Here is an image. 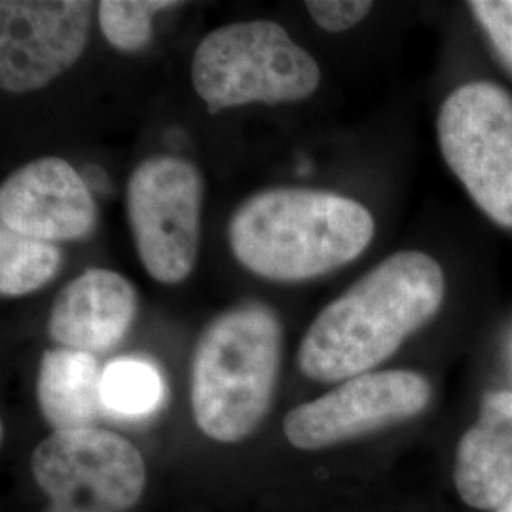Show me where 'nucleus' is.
<instances>
[{
    "label": "nucleus",
    "instance_id": "f257e3e1",
    "mask_svg": "<svg viewBox=\"0 0 512 512\" xmlns=\"http://www.w3.org/2000/svg\"><path fill=\"white\" fill-rule=\"evenodd\" d=\"M444 291L433 256L401 251L385 258L313 319L298 349L302 374L334 384L370 372L437 315Z\"/></svg>",
    "mask_w": 512,
    "mask_h": 512
},
{
    "label": "nucleus",
    "instance_id": "f03ea898",
    "mask_svg": "<svg viewBox=\"0 0 512 512\" xmlns=\"http://www.w3.org/2000/svg\"><path fill=\"white\" fill-rule=\"evenodd\" d=\"M376 222L363 203L313 188H270L239 205L228 243L239 264L268 281L330 274L365 253Z\"/></svg>",
    "mask_w": 512,
    "mask_h": 512
},
{
    "label": "nucleus",
    "instance_id": "7ed1b4c3",
    "mask_svg": "<svg viewBox=\"0 0 512 512\" xmlns=\"http://www.w3.org/2000/svg\"><path fill=\"white\" fill-rule=\"evenodd\" d=\"M283 325L272 308L245 302L202 332L190 368L192 414L205 437L239 442L270 412L281 370Z\"/></svg>",
    "mask_w": 512,
    "mask_h": 512
},
{
    "label": "nucleus",
    "instance_id": "20e7f679",
    "mask_svg": "<svg viewBox=\"0 0 512 512\" xmlns=\"http://www.w3.org/2000/svg\"><path fill=\"white\" fill-rule=\"evenodd\" d=\"M190 74L209 112L298 103L321 82L315 57L270 19L228 23L205 35Z\"/></svg>",
    "mask_w": 512,
    "mask_h": 512
},
{
    "label": "nucleus",
    "instance_id": "39448f33",
    "mask_svg": "<svg viewBox=\"0 0 512 512\" xmlns=\"http://www.w3.org/2000/svg\"><path fill=\"white\" fill-rule=\"evenodd\" d=\"M203 177L179 156H152L129 175L126 213L147 274L162 285L194 272L202 239Z\"/></svg>",
    "mask_w": 512,
    "mask_h": 512
},
{
    "label": "nucleus",
    "instance_id": "423d86ee",
    "mask_svg": "<svg viewBox=\"0 0 512 512\" xmlns=\"http://www.w3.org/2000/svg\"><path fill=\"white\" fill-rule=\"evenodd\" d=\"M31 471L50 499L44 512H128L147 486L135 444L97 427L54 431L35 448Z\"/></svg>",
    "mask_w": 512,
    "mask_h": 512
},
{
    "label": "nucleus",
    "instance_id": "0eeeda50",
    "mask_svg": "<svg viewBox=\"0 0 512 512\" xmlns=\"http://www.w3.org/2000/svg\"><path fill=\"white\" fill-rule=\"evenodd\" d=\"M440 150L476 205L512 228V95L492 82L450 93L437 120Z\"/></svg>",
    "mask_w": 512,
    "mask_h": 512
},
{
    "label": "nucleus",
    "instance_id": "6e6552de",
    "mask_svg": "<svg viewBox=\"0 0 512 512\" xmlns=\"http://www.w3.org/2000/svg\"><path fill=\"white\" fill-rule=\"evenodd\" d=\"M431 401V385L412 370L366 372L323 397L293 408L285 437L300 450H323L418 416Z\"/></svg>",
    "mask_w": 512,
    "mask_h": 512
},
{
    "label": "nucleus",
    "instance_id": "1a4fd4ad",
    "mask_svg": "<svg viewBox=\"0 0 512 512\" xmlns=\"http://www.w3.org/2000/svg\"><path fill=\"white\" fill-rule=\"evenodd\" d=\"M93 8L88 0H2L0 88L37 92L69 71L88 46Z\"/></svg>",
    "mask_w": 512,
    "mask_h": 512
},
{
    "label": "nucleus",
    "instance_id": "9d476101",
    "mask_svg": "<svg viewBox=\"0 0 512 512\" xmlns=\"http://www.w3.org/2000/svg\"><path fill=\"white\" fill-rule=\"evenodd\" d=\"M97 205L82 175L63 158L21 165L0 186V226L42 241L88 238Z\"/></svg>",
    "mask_w": 512,
    "mask_h": 512
},
{
    "label": "nucleus",
    "instance_id": "9b49d317",
    "mask_svg": "<svg viewBox=\"0 0 512 512\" xmlns=\"http://www.w3.org/2000/svg\"><path fill=\"white\" fill-rule=\"evenodd\" d=\"M139 308L135 287L124 275L90 268L69 281L48 315V334L61 348L103 353L118 346Z\"/></svg>",
    "mask_w": 512,
    "mask_h": 512
},
{
    "label": "nucleus",
    "instance_id": "f8f14e48",
    "mask_svg": "<svg viewBox=\"0 0 512 512\" xmlns=\"http://www.w3.org/2000/svg\"><path fill=\"white\" fill-rule=\"evenodd\" d=\"M456 488L475 509L501 507L512 495V393L484 397L475 425L459 440Z\"/></svg>",
    "mask_w": 512,
    "mask_h": 512
},
{
    "label": "nucleus",
    "instance_id": "ddd939ff",
    "mask_svg": "<svg viewBox=\"0 0 512 512\" xmlns=\"http://www.w3.org/2000/svg\"><path fill=\"white\" fill-rule=\"evenodd\" d=\"M103 370L90 353L55 348L44 351L37 376L38 408L54 431L90 429L105 404Z\"/></svg>",
    "mask_w": 512,
    "mask_h": 512
},
{
    "label": "nucleus",
    "instance_id": "4468645a",
    "mask_svg": "<svg viewBox=\"0 0 512 512\" xmlns=\"http://www.w3.org/2000/svg\"><path fill=\"white\" fill-rule=\"evenodd\" d=\"M55 243L16 234L0 226V294L27 296L48 285L61 266Z\"/></svg>",
    "mask_w": 512,
    "mask_h": 512
},
{
    "label": "nucleus",
    "instance_id": "2eb2a0df",
    "mask_svg": "<svg viewBox=\"0 0 512 512\" xmlns=\"http://www.w3.org/2000/svg\"><path fill=\"white\" fill-rule=\"evenodd\" d=\"M101 395L105 408L128 418L154 412L164 399V380L141 359H120L103 370Z\"/></svg>",
    "mask_w": 512,
    "mask_h": 512
},
{
    "label": "nucleus",
    "instance_id": "dca6fc26",
    "mask_svg": "<svg viewBox=\"0 0 512 512\" xmlns=\"http://www.w3.org/2000/svg\"><path fill=\"white\" fill-rule=\"evenodd\" d=\"M181 6L173 0H101L97 18L101 33L120 52H137L152 37L156 14Z\"/></svg>",
    "mask_w": 512,
    "mask_h": 512
},
{
    "label": "nucleus",
    "instance_id": "f3484780",
    "mask_svg": "<svg viewBox=\"0 0 512 512\" xmlns=\"http://www.w3.org/2000/svg\"><path fill=\"white\" fill-rule=\"evenodd\" d=\"M467 6L512 73V0H471Z\"/></svg>",
    "mask_w": 512,
    "mask_h": 512
},
{
    "label": "nucleus",
    "instance_id": "a211bd4d",
    "mask_svg": "<svg viewBox=\"0 0 512 512\" xmlns=\"http://www.w3.org/2000/svg\"><path fill=\"white\" fill-rule=\"evenodd\" d=\"M311 19L329 33H342L361 23L370 14V0H308Z\"/></svg>",
    "mask_w": 512,
    "mask_h": 512
},
{
    "label": "nucleus",
    "instance_id": "6ab92c4d",
    "mask_svg": "<svg viewBox=\"0 0 512 512\" xmlns=\"http://www.w3.org/2000/svg\"><path fill=\"white\" fill-rule=\"evenodd\" d=\"M499 512H512V495L499 507Z\"/></svg>",
    "mask_w": 512,
    "mask_h": 512
}]
</instances>
